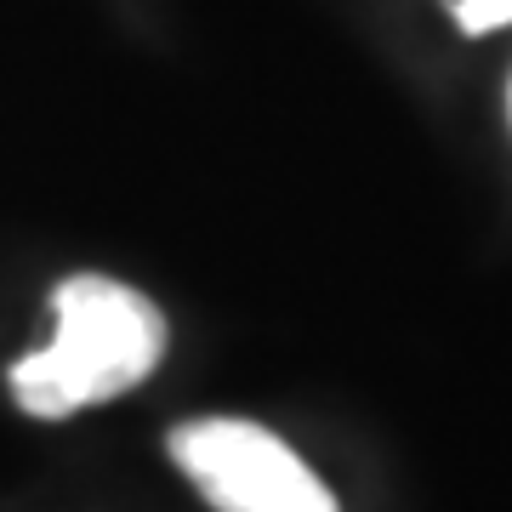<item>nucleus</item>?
I'll list each match as a JSON object with an SVG mask.
<instances>
[{"label":"nucleus","instance_id":"nucleus-2","mask_svg":"<svg viewBox=\"0 0 512 512\" xmlns=\"http://www.w3.org/2000/svg\"><path fill=\"white\" fill-rule=\"evenodd\" d=\"M171 461L217 512H336V495L319 473L256 421H183L171 433Z\"/></svg>","mask_w":512,"mask_h":512},{"label":"nucleus","instance_id":"nucleus-1","mask_svg":"<svg viewBox=\"0 0 512 512\" xmlns=\"http://www.w3.org/2000/svg\"><path fill=\"white\" fill-rule=\"evenodd\" d=\"M57 336L12 365V393L29 416L63 421L86 404H109L165 359V319L143 291L103 274L57 285Z\"/></svg>","mask_w":512,"mask_h":512},{"label":"nucleus","instance_id":"nucleus-3","mask_svg":"<svg viewBox=\"0 0 512 512\" xmlns=\"http://www.w3.org/2000/svg\"><path fill=\"white\" fill-rule=\"evenodd\" d=\"M456 23L467 35H490V29L512 23V0H456Z\"/></svg>","mask_w":512,"mask_h":512}]
</instances>
